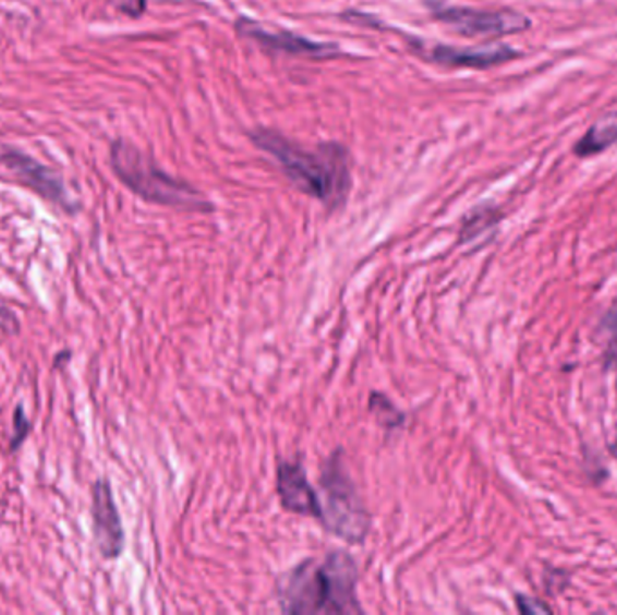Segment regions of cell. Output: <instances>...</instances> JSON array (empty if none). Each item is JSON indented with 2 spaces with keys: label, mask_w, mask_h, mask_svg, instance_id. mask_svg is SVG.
Masks as SVG:
<instances>
[{
  "label": "cell",
  "mask_w": 617,
  "mask_h": 615,
  "mask_svg": "<svg viewBox=\"0 0 617 615\" xmlns=\"http://www.w3.org/2000/svg\"><path fill=\"white\" fill-rule=\"evenodd\" d=\"M110 165L121 183L148 203L189 212H211L214 208L203 193L162 172L153 157L125 140H118L110 146Z\"/></svg>",
  "instance_id": "3957f363"
},
{
  "label": "cell",
  "mask_w": 617,
  "mask_h": 615,
  "mask_svg": "<svg viewBox=\"0 0 617 615\" xmlns=\"http://www.w3.org/2000/svg\"><path fill=\"white\" fill-rule=\"evenodd\" d=\"M567 583H569V576H567L564 570H551V572L547 574V587H545V589L549 590L551 594H553L555 587L558 589V592H560V590L566 589Z\"/></svg>",
  "instance_id": "e0dca14e"
},
{
  "label": "cell",
  "mask_w": 617,
  "mask_h": 615,
  "mask_svg": "<svg viewBox=\"0 0 617 615\" xmlns=\"http://www.w3.org/2000/svg\"><path fill=\"white\" fill-rule=\"evenodd\" d=\"M93 534L105 559H116L123 553L125 532L107 480H96L93 485Z\"/></svg>",
  "instance_id": "9c48e42d"
},
{
  "label": "cell",
  "mask_w": 617,
  "mask_h": 615,
  "mask_svg": "<svg viewBox=\"0 0 617 615\" xmlns=\"http://www.w3.org/2000/svg\"><path fill=\"white\" fill-rule=\"evenodd\" d=\"M110 4L131 19H140L147 11V0H110Z\"/></svg>",
  "instance_id": "9a60e30c"
},
{
  "label": "cell",
  "mask_w": 617,
  "mask_h": 615,
  "mask_svg": "<svg viewBox=\"0 0 617 615\" xmlns=\"http://www.w3.org/2000/svg\"><path fill=\"white\" fill-rule=\"evenodd\" d=\"M410 46L421 57L428 58L430 62L446 68L489 69L520 57V51L509 48L506 44H487L481 48H451L445 44H437L434 48L426 49L423 44L410 40Z\"/></svg>",
  "instance_id": "ba28073f"
},
{
  "label": "cell",
  "mask_w": 617,
  "mask_h": 615,
  "mask_svg": "<svg viewBox=\"0 0 617 615\" xmlns=\"http://www.w3.org/2000/svg\"><path fill=\"white\" fill-rule=\"evenodd\" d=\"M0 159L22 183L29 186L33 192H37L40 197L46 198L49 203L57 204L60 208L65 209L68 214H73V198L69 197L65 184L62 178L55 170L35 161L33 157L22 154V152L13 150V148H4L0 150Z\"/></svg>",
  "instance_id": "52a82bcc"
},
{
  "label": "cell",
  "mask_w": 617,
  "mask_h": 615,
  "mask_svg": "<svg viewBox=\"0 0 617 615\" xmlns=\"http://www.w3.org/2000/svg\"><path fill=\"white\" fill-rule=\"evenodd\" d=\"M69 360H71V352H60V354L57 355V360H55V366L62 369L63 363Z\"/></svg>",
  "instance_id": "ac0fdd59"
},
{
  "label": "cell",
  "mask_w": 617,
  "mask_h": 615,
  "mask_svg": "<svg viewBox=\"0 0 617 615\" xmlns=\"http://www.w3.org/2000/svg\"><path fill=\"white\" fill-rule=\"evenodd\" d=\"M617 143V110L602 116L574 145L578 157L596 156Z\"/></svg>",
  "instance_id": "8fae6325"
},
{
  "label": "cell",
  "mask_w": 617,
  "mask_h": 615,
  "mask_svg": "<svg viewBox=\"0 0 617 615\" xmlns=\"http://www.w3.org/2000/svg\"><path fill=\"white\" fill-rule=\"evenodd\" d=\"M278 603L286 614H363L356 562L346 551L305 559L278 581Z\"/></svg>",
  "instance_id": "7a4b0ae2"
},
{
  "label": "cell",
  "mask_w": 617,
  "mask_h": 615,
  "mask_svg": "<svg viewBox=\"0 0 617 615\" xmlns=\"http://www.w3.org/2000/svg\"><path fill=\"white\" fill-rule=\"evenodd\" d=\"M319 485L324 495V504H319V521L325 529L347 542H363L368 534L371 520L351 474L347 473L340 449L325 460Z\"/></svg>",
  "instance_id": "277c9868"
},
{
  "label": "cell",
  "mask_w": 617,
  "mask_h": 615,
  "mask_svg": "<svg viewBox=\"0 0 617 615\" xmlns=\"http://www.w3.org/2000/svg\"><path fill=\"white\" fill-rule=\"evenodd\" d=\"M437 21L462 37H508L528 32L531 21L515 10H475L445 5L443 0H423Z\"/></svg>",
  "instance_id": "5b68a950"
},
{
  "label": "cell",
  "mask_w": 617,
  "mask_h": 615,
  "mask_svg": "<svg viewBox=\"0 0 617 615\" xmlns=\"http://www.w3.org/2000/svg\"><path fill=\"white\" fill-rule=\"evenodd\" d=\"M32 432V421L24 415V408L22 405L15 408L13 413V437H11L10 448L11 451H16L21 448L22 443L26 441L27 435Z\"/></svg>",
  "instance_id": "5bb4252c"
},
{
  "label": "cell",
  "mask_w": 617,
  "mask_h": 615,
  "mask_svg": "<svg viewBox=\"0 0 617 615\" xmlns=\"http://www.w3.org/2000/svg\"><path fill=\"white\" fill-rule=\"evenodd\" d=\"M371 412L376 415L377 421L385 427H399L404 423L403 412H399L392 402L388 401L383 394H372Z\"/></svg>",
  "instance_id": "4fadbf2b"
},
{
  "label": "cell",
  "mask_w": 617,
  "mask_h": 615,
  "mask_svg": "<svg viewBox=\"0 0 617 615\" xmlns=\"http://www.w3.org/2000/svg\"><path fill=\"white\" fill-rule=\"evenodd\" d=\"M517 608L522 614H551L549 606L539 600H531L528 595H517Z\"/></svg>",
  "instance_id": "2e32d148"
},
{
  "label": "cell",
  "mask_w": 617,
  "mask_h": 615,
  "mask_svg": "<svg viewBox=\"0 0 617 615\" xmlns=\"http://www.w3.org/2000/svg\"><path fill=\"white\" fill-rule=\"evenodd\" d=\"M277 491L286 511L318 518L322 515L319 496L308 484L304 466L299 460H282L278 462Z\"/></svg>",
  "instance_id": "30bf717a"
},
{
  "label": "cell",
  "mask_w": 617,
  "mask_h": 615,
  "mask_svg": "<svg viewBox=\"0 0 617 615\" xmlns=\"http://www.w3.org/2000/svg\"><path fill=\"white\" fill-rule=\"evenodd\" d=\"M258 150L266 152L278 162L286 178L329 209L346 204L351 192V157L340 143H322L314 150L282 136L271 129H255L250 134Z\"/></svg>",
  "instance_id": "6da1fadb"
},
{
  "label": "cell",
  "mask_w": 617,
  "mask_h": 615,
  "mask_svg": "<svg viewBox=\"0 0 617 615\" xmlns=\"http://www.w3.org/2000/svg\"><path fill=\"white\" fill-rule=\"evenodd\" d=\"M237 35L252 43L258 44L262 49L271 52H282L291 57L314 58L325 60L340 55L338 44L314 43L311 38L302 37L288 29H275L262 22L252 21L247 16H241L235 22Z\"/></svg>",
  "instance_id": "8992f818"
},
{
  "label": "cell",
  "mask_w": 617,
  "mask_h": 615,
  "mask_svg": "<svg viewBox=\"0 0 617 615\" xmlns=\"http://www.w3.org/2000/svg\"><path fill=\"white\" fill-rule=\"evenodd\" d=\"M498 219H500V214H498V209L492 208V206L475 209L470 217L464 219L461 242H471L475 237L481 236L482 231L489 230L493 225H497Z\"/></svg>",
  "instance_id": "7c38bea8"
}]
</instances>
